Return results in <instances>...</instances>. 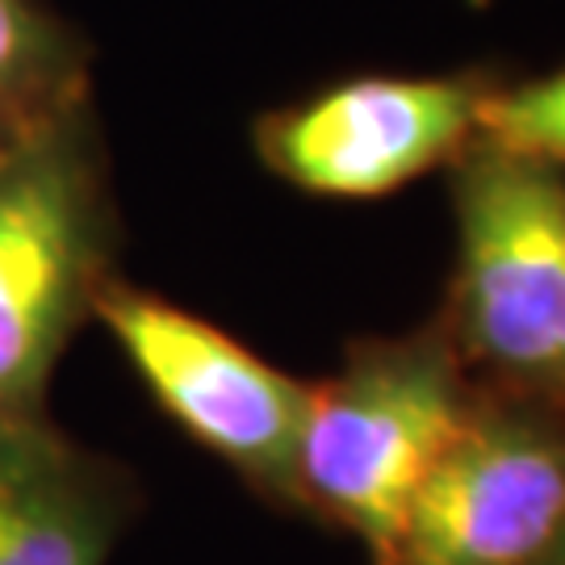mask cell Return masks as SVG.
<instances>
[{
  "label": "cell",
  "mask_w": 565,
  "mask_h": 565,
  "mask_svg": "<svg viewBox=\"0 0 565 565\" xmlns=\"http://www.w3.org/2000/svg\"><path fill=\"white\" fill-rule=\"evenodd\" d=\"M457 356L527 403L565 411V177L473 151L457 177Z\"/></svg>",
  "instance_id": "3"
},
{
  "label": "cell",
  "mask_w": 565,
  "mask_h": 565,
  "mask_svg": "<svg viewBox=\"0 0 565 565\" xmlns=\"http://www.w3.org/2000/svg\"><path fill=\"white\" fill-rule=\"evenodd\" d=\"M469 411L452 335L419 331L356 343L335 377L310 385L294 452V503L352 532L373 565H385L419 486Z\"/></svg>",
  "instance_id": "2"
},
{
  "label": "cell",
  "mask_w": 565,
  "mask_h": 565,
  "mask_svg": "<svg viewBox=\"0 0 565 565\" xmlns=\"http://www.w3.org/2000/svg\"><path fill=\"white\" fill-rule=\"evenodd\" d=\"M93 42L51 0H0V151L93 93Z\"/></svg>",
  "instance_id": "8"
},
{
  "label": "cell",
  "mask_w": 565,
  "mask_h": 565,
  "mask_svg": "<svg viewBox=\"0 0 565 565\" xmlns=\"http://www.w3.org/2000/svg\"><path fill=\"white\" fill-rule=\"evenodd\" d=\"M93 323L109 331L142 390L193 445L256 490L294 503V452L310 385L202 315L121 277L102 289Z\"/></svg>",
  "instance_id": "4"
},
{
  "label": "cell",
  "mask_w": 565,
  "mask_h": 565,
  "mask_svg": "<svg viewBox=\"0 0 565 565\" xmlns=\"http://www.w3.org/2000/svg\"><path fill=\"white\" fill-rule=\"evenodd\" d=\"M473 151L557 168L565 163V67L545 81L486 93L473 118Z\"/></svg>",
  "instance_id": "9"
},
{
  "label": "cell",
  "mask_w": 565,
  "mask_h": 565,
  "mask_svg": "<svg viewBox=\"0 0 565 565\" xmlns=\"http://www.w3.org/2000/svg\"><path fill=\"white\" fill-rule=\"evenodd\" d=\"M565 536V424L473 406L385 565H541Z\"/></svg>",
  "instance_id": "5"
},
{
  "label": "cell",
  "mask_w": 565,
  "mask_h": 565,
  "mask_svg": "<svg viewBox=\"0 0 565 565\" xmlns=\"http://www.w3.org/2000/svg\"><path fill=\"white\" fill-rule=\"evenodd\" d=\"M478 102L482 88L452 76H352L264 114L252 139L294 189L369 202L469 151Z\"/></svg>",
  "instance_id": "6"
},
{
  "label": "cell",
  "mask_w": 565,
  "mask_h": 565,
  "mask_svg": "<svg viewBox=\"0 0 565 565\" xmlns=\"http://www.w3.org/2000/svg\"><path fill=\"white\" fill-rule=\"evenodd\" d=\"M541 565H565V536H562V545L553 548V553H548V557Z\"/></svg>",
  "instance_id": "10"
},
{
  "label": "cell",
  "mask_w": 565,
  "mask_h": 565,
  "mask_svg": "<svg viewBox=\"0 0 565 565\" xmlns=\"http://www.w3.org/2000/svg\"><path fill=\"white\" fill-rule=\"evenodd\" d=\"M121 223L97 97L0 151V419L46 415L63 352L118 277Z\"/></svg>",
  "instance_id": "1"
},
{
  "label": "cell",
  "mask_w": 565,
  "mask_h": 565,
  "mask_svg": "<svg viewBox=\"0 0 565 565\" xmlns=\"http://www.w3.org/2000/svg\"><path fill=\"white\" fill-rule=\"evenodd\" d=\"M139 511L121 461L46 415L0 419V565H109Z\"/></svg>",
  "instance_id": "7"
}]
</instances>
